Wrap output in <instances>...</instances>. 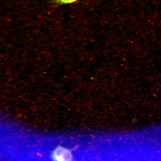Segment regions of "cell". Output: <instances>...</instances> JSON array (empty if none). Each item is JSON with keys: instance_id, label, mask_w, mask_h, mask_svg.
I'll return each mask as SVG.
<instances>
[{"instance_id": "obj_1", "label": "cell", "mask_w": 161, "mask_h": 161, "mask_svg": "<svg viewBox=\"0 0 161 161\" xmlns=\"http://www.w3.org/2000/svg\"><path fill=\"white\" fill-rule=\"evenodd\" d=\"M72 157L71 151L61 146L57 147L51 155V158L54 161H70Z\"/></svg>"}, {"instance_id": "obj_2", "label": "cell", "mask_w": 161, "mask_h": 161, "mask_svg": "<svg viewBox=\"0 0 161 161\" xmlns=\"http://www.w3.org/2000/svg\"><path fill=\"white\" fill-rule=\"evenodd\" d=\"M78 0H53L51 2L59 4H68L73 3Z\"/></svg>"}]
</instances>
